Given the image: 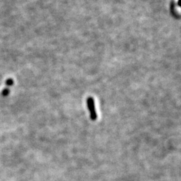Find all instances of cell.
Masks as SVG:
<instances>
[{
  "mask_svg": "<svg viewBox=\"0 0 181 181\" xmlns=\"http://www.w3.org/2000/svg\"><path fill=\"white\" fill-rule=\"evenodd\" d=\"M87 106L89 111L90 118L92 121H95L97 118V114L95 108V100L92 97H89L87 99Z\"/></svg>",
  "mask_w": 181,
  "mask_h": 181,
  "instance_id": "1",
  "label": "cell"
},
{
  "mask_svg": "<svg viewBox=\"0 0 181 181\" xmlns=\"http://www.w3.org/2000/svg\"><path fill=\"white\" fill-rule=\"evenodd\" d=\"M13 80L12 79H8L6 82V87H11L13 85Z\"/></svg>",
  "mask_w": 181,
  "mask_h": 181,
  "instance_id": "3",
  "label": "cell"
},
{
  "mask_svg": "<svg viewBox=\"0 0 181 181\" xmlns=\"http://www.w3.org/2000/svg\"><path fill=\"white\" fill-rule=\"evenodd\" d=\"M9 94V87H6L5 89L2 91V95L3 96V97H7L8 95Z\"/></svg>",
  "mask_w": 181,
  "mask_h": 181,
  "instance_id": "2",
  "label": "cell"
},
{
  "mask_svg": "<svg viewBox=\"0 0 181 181\" xmlns=\"http://www.w3.org/2000/svg\"><path fill=\"white\" fill-rule=\"evenodd\" d=\"M178 5L180 7H181V0H178Z\"/></svg>",
  "mask_w": 181,
  "mask_h": 181,
  "instance_id": "4",
  "label": "cell"
}]
</instances>
